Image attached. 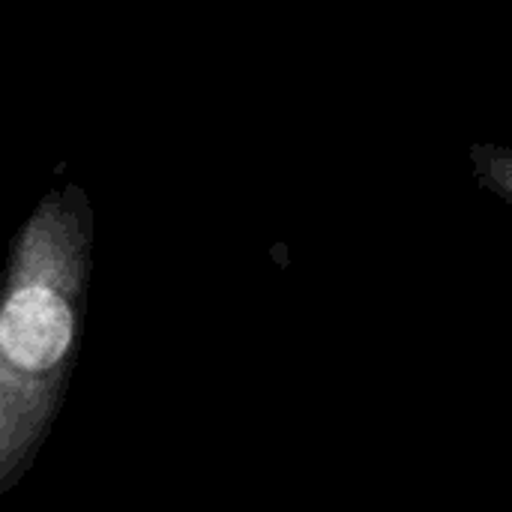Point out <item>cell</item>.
<instances>
[{
    "mask_svg": "<svg viewBox=\"0 0 512 512\" xmlns=\"http://www.w3.org/2000/svg\"><path fill=\"white\" fill-rule=\"evenodd\" d=\"M72 312L51 288H21L9 297L0 321V342L6 357L27 369H51L69 348Z\"/></svg>",
    "mask_w": 512,
    "mask_h": 512,
    "instance_id": "obj_1",
    "label": "cell"
},
{
    "mask_svg": "<svg viewBox=\"0 0 512 512\" xmlns=\"http://www.w3.org/2000/svg\"><path fill=\"white\" fill-rule=\"evenodd\" d=\"M468 162L474 180L512 207V147L483 141L468 144Z\"/></svg>",
    "mask_w": 512,
    "mask_h": 512,
    "instance_id": "obj_2",
    "label": "cell"
}]
</instances>
